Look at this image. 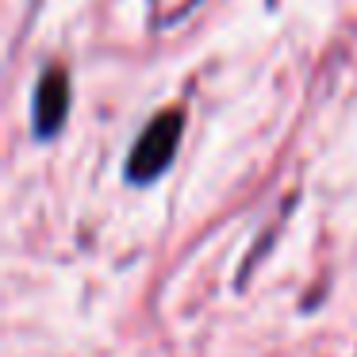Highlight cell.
I'll list each match as a JSON object with an SVG mask.
<instances>
[{"mask_svg":"<svg viewBox=\"0 0 357 357\" xmlns=\"http://www.w3.org/2000/svg\"><path fill=\"white\" fill-rule=\"evenodd\" d=\"M181 135H185V112L181 108H169L162 116H154L142 135L135 139L131 154L123 162V177L131 185H154L165 169L173 165L177 158V146H181Z\"/></svg>","mask_w":357,"mask_h":357,"instance_id":"6da1fadb","label":"cell"},{"mask_svg":"<svg viewBox=\"0 0 357 357\" xmlns=\"http://www.w3.org/2000/svg\"><path fill=\"white\" fill-rule=\"evenodd\" d=\"M70 100H73L70 73L58 70V66L43 70L39 85H35V100H31V127L39 142H50L54 135H62L66 119H70Z\"/></svg>","mask_w":357,"mask_h":357,"instance_id":"7a4b0ae2","label":"cell"}]
</instances>
